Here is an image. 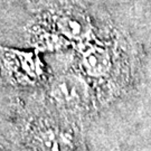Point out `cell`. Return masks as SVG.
<instances>
[{
  "label": "cell",
  "mask_w": 151,
  "mask_h": 151,
  "mask_svg": "<svg viewBox=\"0 0 151 151\" xmlns=\"http://www.w3.org/2000/svg\"><path fill=\"white\" fill-rule=\"evenodd\" d=\"M83 66L90 75H104L111 66L110 57L105 50L101 48H93L84 55Z\"/></svg>",
  "instance_id": "cell-2"
},
{
  "label": "cell",
  "mask_w": 151,
  "mask_h": 151,
  "mask_svg": "<svg viewBox=\"0 0 151 151\" xmlns=\"http://www.w3.org/2000/svg\"><path fill=\"white\" fill-rule=\"evenodd\" d=\"M52 96L63 105H78L86 99L87 86L77 76H63L54 83Z\"/></svg>",
  "instance_id": "cell-1"
}]
</instances>
